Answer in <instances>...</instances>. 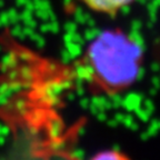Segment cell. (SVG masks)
Listing matches in <instances>:
<instances>
[{
  "instance_id": "1",
  "label": "cell",
  "mask_w": 160,
  "mask_h": 160,
  "mask_svg": "<svg viewBox=\"0 0 160 160\" xmlns=\"http://www.w3.org/2000/svg\"><path fill=\"white\" fill-rule=\"evenodd\" d=\"M140 46L120 30L100 33L87 48L81 71L97 93L117 95L136 81L141 68Z\"/></svg>"
},
{
  "instance_id": "3",
  "label": "cell",
  "mask_w": 160,
  "mask_h": 160,
  "mask_svg": "<svg viewBox=\"0 0 160 160\" xmlns=\"http://www.w3.org/2000/svg\"><path fill=\"white\" fill-rule=\"evenodd\" d=\"M127 156L125 153H122L119 150H115V149H109V150H105V151H101L99 153H96L92 157V159H127Z\"/></svg>"
},
{
  "instance_id": "2",
  "label": "cell",
  "mask_w": 160,
  "mask_h": 160,
  "mask_svg": "<svg viewBox=\"0 0 160 160\" xmlns=\"http://www.w3.org/2000/svg\"><path fill=\"white\" fill-rule=\"evenodd\" d=\"M87 9L99 15L117 16L129 7L135 0H79Z\"/></svg>"
}]
</instances>
